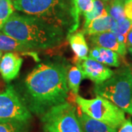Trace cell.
Returning a JSON list of instances; mask_svg holds the SVG:
<instances>
[{
  "instance_id": "6da1fadb",
  "label": "cell",
  "mask_w": 132,
  "mask_h": 132,
  "mask_svg": "<svg viewBox=\"0 0 132 132\" xmlns=\"http://www.w3.org/2000/svg\"><path fill=\"white\" fill-rule=\"evenodd\" d=\"M68 66L61 62L38 64L26 76L20 95L31 113L42 116L52 107L66 102L69 87Z\"/></svg>"
},
{
  "instance_id": "f546056e",
  "label": "cell",
  "mask_w": 132,
  "mask_h": 132,
  "mask_svg": "<svg viewBox=\"0 0 132 132\" xmlns=\"http://www.w3.org/2000/svg\"><path fill=\"white\" fill-rule=\"evenodd\" d=\"M101 1H103L104 2H105V3H106V2H108L109 0H101Z\"/></svg>"
},
{
  "instance_id": "ffe728a7",
  "label": "cell",
  "mask_w": 132,
  "mask_h": 132,
  "mask_svg": "<svg viewBox=\"0 0 132 132\" xmlns=\"http://www.w3.org/2000/svg\"><path fill=\"white\" fill-rule=\"evenodd\" d=\"M108 15V13L106 9V3L101 0H94L93 7L89 12L84 13L85 24H87L90 21L98 18Z\"/></svg>"
},
{
  "instance_id": "2e32d148",
  "label": "cell",
  "mask_w": 132,
  "mask_h": 132,
  "mask_svg": "<svg viewBox=\"0 0 132 132\" xmlns=\"http://www.w3.org/2000/svg\"><path fill=\"white\" fill-rule=\"evenodd\" d=\"M131 25L132 21L127 18L120 21H114L110 32H112L117 37L120 42L126 46L128 34L131 30Z\"/></svg>"
},
{
  "instance_id": "44dd1931",
  "label": "cell",
  "mask_w": 132,
  "mask_h": 132,
  "mask_svg": "<svg viewBox=\"0 0 132 132\" xmlns=\"http://www.w3.org/2000/svg\"><path fill=\"white\" fill-rule=\"evenodd\" d=\"M14 7L11 0H0V22L5 24V21L13 13Z\"/></svg>"
},
{
  "instance_id": "83f0119b",
  "label": "cell",
  "mask_w": 132,
  "mask_h": 132,
  "mask_svg": "<svg viewBox=\"0 0 132 132\" xmlns=\"http://www.w3.org/2000/svg\"><path fill=\"white\" fill-rule=\"evenodd\" d=\"M3 24H2V23H1V22H0V31H1V29H2V26H3Z\"/></svg>"
},
{
  "instance_id": "cb8c5ba5",
  "label": "cell",
  "mask_w": 132,
  "mask_h": 132,
  "mask_svg": "<svg viewBox=\"0 0 132 132\" xmlns=\"http://www.w3.org/2000/svg\"><path fill=\"white\" fill-rule=\"evenodd\" d=\"M118 132H132V122L131 119L126 120L120 127Z\"/></svg>"
},
{
  "instance_id": "7402d4cb",
  "label": "cell",
  "mask_w": 132,
  "mask_h": 132,
  "mask_svg": "<svg viewBox=\"0 0 132 132\" xmlns=\"http://www.w3.org/2000/svg\"><path fill=\"white\" fill-rule=\"evenodd\" d=\"M76 3L79 13L84 14L93 9L94 0H76Z\"/></svg>"
},
{
  "instance_id": "9c48e42d",
  "label": "cell",
  "mask_w": 132,
  "mask_h": 132,
  "mask_svg": "<svg viewBox=\"0 0 132 132\" xmlns=\"http://www.w3.org/2000/svg\"><path fill=\"white\" fill-rule=\"evenodd\" d=\"M88 40L93 46L108 48L124 57L126 54V46L118 40L117 37L110 31L88 35Z\"/></svg>"
},
{
  "instance_id": "52a82bcc",
  "label": "cell",
  "mask_w": 132,
  "mask_h": 132,
  "mask_svg": "<svg viewBox=\"0 0 132 132\" xmlns=\"http://www.w3.org/2000/svg\"><path fill=\"white\" fill-rule=\"evenodd\" d=\"M0 119L29 122L32 119V113L11 85L0 93Z\"/></svg>"
},
{
  "instance_id": "4fadbf2b",
  "label": "cell",
  "mask_w": 132,
  "mask_h": 132,
  "mask_svg": "<svg viewBox=\"0 0 132 132\" xmlns=\"http://www.w3.org/2000/svg\"><path fill=\"white\" fill-rule=\"evenodd\" d=\"M83 132H117V129L107 126L99 120L90 118L82 112L78 114Z\"/></svg>"
},
{
  "instance_id": "4dcf8cb0",
  "label": "cell",
  "mask_w": 132,
  "mask_h": 132,
  "mask_svg": "<svg viewBox=\"0 0 132 132\" xmlns=\"http://www.w3.org/2000/svg\"><path fill=\"white\" fill-rule=\"evenodd\" d=\"M130 31H132V25H131V30Z\"/></svg>"
},
{
  "instance_id": "277c9868",
  "label": "cell",
  "mask_w": 132,
  "mask_h": 132,
  "mask_svg": "<svg viewBox=\"0 0 132 132\" xmlns=\"http://www.w3.org/2000/svg\"><path fill=\"white\" fill-rule=\"evenodd\" d=\"M94 93L132 115V69L125 67L114 71L111 78L95 85Z\"/></svg>"
},
{
  "instance_id": "7c38bea8",
  "label": "cell",
  "mask_w": 132,
  "mask_h": 132,
  "mask_svg": "<svg viewBox=\"0 0 132 132\" xmlns=\"http://www.w3.org/2000/svg\"><path fill=\"white\" fill-rule=\"evenodd\" d=\"M114 20L110 15L95 19L87 24H84L82 32L88 35L109 32L113 25Z\"/></svg>"
},
{
  "instance_id": "8fae6325",
  "label": "cell",
  "mask_w": 132,
  "mask_h": 132,
  "mask_svg": "<svg viewBox=\"0 0 132 132\" xmlns=\"http://www.w3.org/2000/svg\"><path fill=\"white\" fill-rule=\"evenodd\" d=\"M89 57L104 65L113 67H119L120 62L118 53L108 48L93 46L89 52Z\"/></svg>"
},
{
  "instance_id": "484cf974",
  "label": "cell",
  "mask_w": 132,
  "mask_h": 132,
  "mask_svg": "<svg viewBox=\"0 0 132 132\" xmlns=\"http://www.w3.org/2000/svg\"><path fill=\"white\" fill-rule=\"evenodd\" d=\"M4 87H5V84L2 81H0V93H2V91H3L4 90Z\"/></svg>"
},
{
  "instance_id": "d4e9b609",
  "label": "cell",
  "mask_w": 132,
  "mask_h": 132,
  "mask_svg": "<svg viewBox=\"0 0 132 132\" xmlns=\"http://www.w3.org/2000/svg\"><path fill=\"white\" fill-rule=\"evenodd\" d=\"M126 46L132 47V31H130L127 36V43H126Z\"/></svg>"
},
{
  "instance_id": "603a6c76",
  "label": "cell",
  "mask_w": 132,
  "mask_h": 132,
  "mask_svg": "<svg viewBox=\"0 0 132 132\" xmlns=\"http://www.w3.org/2000/svg\"><path fill=\"white\" fill-rule=\"evenodd\" d=\"M124 11L126 17L132 21V0H125Z\"/></svg>"
},
{
  "instance_id": "f1b7e54d",
  "label": "cell",
  "mask_w": 132,
  "mask_h": 132,
  "mask_svg": "<svg viewBox=\"0 0 132 132\" xmlns=\"http://www.w3.org/2000/svg\"><path fill=\"white\" fill-rule=\"evenodd\" d=\"M2 52L0 51V61H1V59H2Z\"/></svg>"
},
{
  "instance_id": "9a60e30c",
  "label": "cell",
  "mask_w": 132,
  "mask_h": 132,
  "mask_svg": "<svg viewBox=\"0 0 132 132\" xmlns=\"http://www.w3.org/2000/svg\"><path fill=\"white\" fill-rule=\"evenodd\" d=\"M32 48L24 43L0 32V51L2 52H26L32 51Z\"/></svg>"
},
{
  "instance_id": "5b68a950",
  "label": "cell",
  "mask_w": 132,
  "mask_h": 132,
  "mask_svg": "<svg viewBox=\"0 0 132 132\" xmlns=\"http://www.w3.org/2000/svg\"><path fill=\"white\" fill-rule=\"evenodd\" d=\"M75 101L82 112L113 128H120L126 120L125 112L103 97L85 99L77 95Z\"/></svg>"
},
{
  "instance_id": "4316f807",
  "label": "cell",
  "mask_w": 132,
  "mask_h": 132,
  "mask_svg": "<svg viewBox=\"0 0 132 132\" xmlns=\"http://www.w3.org/2000/svg\"><path fill=\"white\" fill-rule=\"evenodd\" d=\"M128 50L129 53L131 54V56H132V47H128Z\"/></svg>"
},
{
  "instance_id": "ba28073f",
  "label": "cell",
  "mask_w": 132,
  "mask_h": 132,
  "mask_svg": "<svg viewBox=\"0 0 132 132\" xmlns=\"http://www.w3.org/2000/svg\"><path fill=\"white\" fill-rule=\"evenodd\" d=\"M73 62L76 66L82 71L85 78L93 81L95 85L106 81L111 78L114 73V71L104 64L88 57L82 60L75 57Z\"/></svg>"
},
{
  "instance_id": "3957f363",
  "label": "cell",
  "mask_w": 132,
  "mask_h": 132,
  "mask_svg": "<svg viewBox=\"0 0 132 132\" xmlns=\"http://www.w3.org/2000/svg\"><path fill=\"white\" fill-rule=\"evenodd\" d=\"M14 9L62 29L68 37L79 27L76 0H14Z\"/></svg>"
},
{
  "instance_id": "8992f818",
  "label": "cell",
  "mask_w": 132,
  "mask_h": 132,
  "mask_svg": "<svg viewBox=\"0 0 132 132\" xmlns=\"http://www.w3.org/2000/svg\"><path fill=\"white\" fill-rule=\"evenodd\" d=\"M41 122L44 132H83L76 108L68 102L50 109Z\"/></svg>"
},
{
  "instance_id": "30bf717a",
  "label": "cell",
  "mask_w": 132,
  "mask_h": 132,
  "mask_svg": "<svg viewBox=\"0 0 132 132\" xmlns=\"http://www.w3.org/2000/svg\"><path fill=\"white\" fill-rule=\"evenodd\" d=\"M22 62L23 59L17 53H6L0 61V74L3 80L10 82L15 79L19 75Z\"/></svg>"
},
{
  "instance_id": "5bb4252c",
  "label": "cell",
  "mask_w": 132,
  "mask_h": 132,
  "mask_svg": "<svg viewBox=\"0 0 132 132\" xmlns=\"http://www.w3.org/2000/svg\"><path fill=\"white\" fill-rule=\"evenodd\" d=\"M68 39L72 50L75 54V57L81 60L87 57L89 48L85 40V34L82 31L74 32L68 37Z\"/></svg>"
},
{
  "instance_id": "e0dca14e",
  "label": "cell",
  "mask_w": 132,
  "mask_h": 132,
  "mask_svg": "<svg viewBox=\"0 0 132 132\" xmlns=\"http://www.w3.org/2000/svg\"><path fill=\"white\" fill-rule=\"evenodd\" d=\"M29 121L0 119V132H29Z\"/></svg>"
},
{
  "instance_id": "7a4b0ae2",
  "label": "cell",
  "mask_w": 132,
  "mask_h": 132,
  "mask_svg": "<svg viewBox=\"0 0 132 132\" xmlns=\"http://www.w3.org/2000/svg\"><path fill=\"white\" fill-rule=\"evenodd\" d=\"M1 31L33 50L56 47L67 38L66 33L60 27L27 14L13 13L3 24Z\"/></svg>"
},
{
  "instance_id": "ac0fdd59",
  "label": "cell",
  "mask_w": 132,
  "mask_h": 132,
  "mask_svg": "<svg viewBox=\"0 0 132 132\" xmlns=\"http://www.w3.org/2000/svg\"><path fill=\"white\" fill-rule=\"evenodd\" d=\"M85 78L82 71L77 66H71L70 68H68V85L73 93L78 94L81 82Z\"/></svg>"
},
{
  "instance_id": "1f68e13d",
  "label": "cell",
  "mask_w": 132,
  "mask_h": 132,
  "mask_svg": "<svg viewBox=\"0 0 132 132\" xmlns=\"http://www.w3.org/2000/svg\"><path fill=\"white\" fill-rule=\"evenodd\" d=\"M131 103H132V97H131Z\"/></svg>"
},
{
  "instance_id": "d6a6232c",
  "label": "cell",
  "mask_w": 132,
  "mask_h": 132,
  "mask_svg": "<svg viewBox=\"0 0 132 132\" xmlns=\"http://www.w3.org/2000/svg\"><path fill=\"white\" fill-rule=\"evenodd\" d=\"M124 1H125V0H124Z\"/></svg>"
},
{
  "instance_id": "d6986e66",
  "label": "cell",
  "mask_w": 132,
  "mask_h": 132,
  "mask_svg": "<svg viewBox=\"0 0 132 132\" xmlns=\"http://www.w3.org/2000/svg\"><path fill=\"white\" fill-rule=\"evenodd\" d=\"M124 0H109L106 3V9L114 21H120L126 18L124 11Z\"/></svg>"
}]
</instances>
